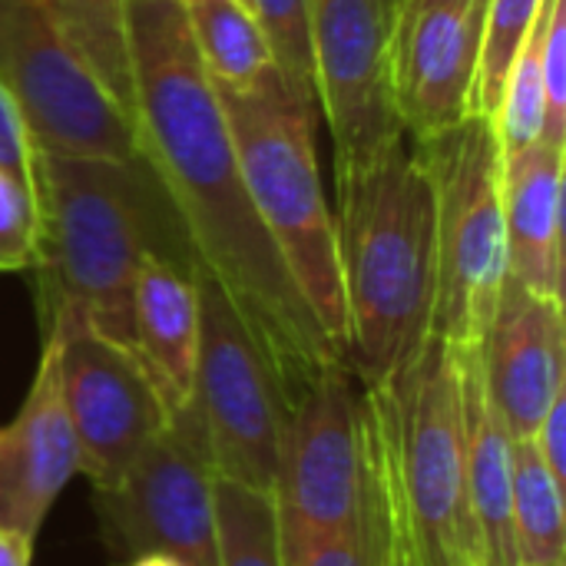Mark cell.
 <instances>
[{
	"label": "cell",
	"mask_w": 566,
	"mask_h": 566,
	"mask_svg": "<svg viewBox=\"0 0 566 566\" xmlns=\"http://www.w3.org/2000/svg\"><path fill=\"white\" fill-rule=\"evenodd\" d=\"M488 0H398L391 86L401 129L428 143L474 113Z\"/></svg>",
	"instance_id": "cell-13"
},
{
	"label": "cell",
	"mask_w": 566,
	"mask_h": 566,
	"mask_svg": "<svg viewBox=\"0 0 566 566\" xmlns=\"http://www.w3.org/2000/svg\"><path fill=\"white\" fill-rule=\"evenodd\" d=\"M517 566H564V560H554V564H517Z\"/></svg>",
	"instance_id": "cell-32"
},
{
	"label": "cell",
	"mask_w": 566,
	"mask_h": 566,
	"mask_svg": "<svg viewBox=\"0 0 566 566\" xmlns=\"http://www.w3.org/2000/svg\"><path fill=\"white\" fill-rule=\"evenodd\" d=\"M196 282L202 322L196 385L186 411L212 474L269 494L289 421V398L219 285L199 272Z\"/></svg>",
	"instance_id": "cell-9"
},
{
	"label": "cell",
	"mask_w": 566,
	"mask_h": 566,
	"mask_svg": "<svg viewBox=\"0 0 566 566\" xmlns=\"http://www.w3.org/2000/svg\"><path fill=\"white\" fill-rule=\"evenodd\" d=\"M30 560H33V541L0 527V566H30Z\"/></svg>",
	"instance_id": "cell-30"
},
{
	"label": "cell",
	"mask_w": 566,
	"mask_h": 566,
	"mask_svg": "<svg viewBox=\"0 0 566 566\" xmlns=\"http://www.w3.org/2000/svg\"><path fill=\"white\" fill-rule=\"evenodd\" d=\"M123 566H189V564H182V560H176V557H169V554H156V551H149V554H139V557L126 560Z\"/></svg>",
	"instance_id": "cell-31"
},
{
	"label": "cell",
	"mask_w": 566,
	"mask_h": 566,
	"mask_svg": "<svg viewBox=\"0 0 566 566\" xmlns=\"http://www.w3.org/2000/svg\"><path fill=\"white\" fill-rule=\"evenodd\" d=\"M199 322L202 305L192 265L172 249H146L133 285V348L146 365L169 421L192 401Z\"/></svg>",
	"instance_id": "cell-16"
},
{
	"label": "cell",
	"mask_w": 566,
	"mask_h": 566,
	"mask_svg": "<svg viewBox=\"0 0 566 566\" xmlns=\"http://www.w3.org/2000/svg\"><path fill=\"white\" fill-rule=\"evenodd\" d=\"M0 83L36 153L143 166L129 116L73 46L53 0H0Z\"/></svg>",
	"instance_id": "cell-8"
},
{
	"label": "cell",
	"mask_w": 566,
	"mask_h": 566,
	"mask_svg": "<svg viewBox=\"0 0 566 566\" xmlns=\"http://www.w3.org/2000/svg\"><path fill=\"white\" fill-rule=\"evenodd\" d=\"M365 415H368V408H365ZM368 461H371L368 497H365L358 521L345 534L308 547L289 566H411V554H408V544H405V534L398 524V511H395L388 481H385L378 454H375L371 431H368Z\"/></svg>",
	"instance_id": "cell-21"
},
{
	"label": "cell",
	"mask_w": 566,
	"mask_h": 566,
	"mask_svg": "<svg viewBox=\"0 0 566 566\" xmlns=\"http://www.w3.org/2000/svg\"><path fill=\"white\" fill-rule=\"evenodd\" d=\"M212 494L219 566H285L272 494L222 478L212 481Z\"/></svg>",
	"instance_id": "cell-22"
},
{
	"label": "cell",
	"mask_w": 566,
	"mask_h": 566,
	"mask_svg": "<svg viewBox=\"0 0 566 566\" xmlns=\"http://www.w3.org/2000/svg\"><path fill=\"white\" fill-rule=\"evenodd\" d=\"M365 385L348 361H332L289 408L272 504L285 566L308 547L345 534L368 497Z\"/></svg>",
	"instance_id": "cell-7"
},
{
	"label": "cell",
	"mask_w": 566,
	"mask_h": 566,
	"mask_svg": "<svg viewBox=\"0 0 566 566\" xmlns=\"http://www.w3.org/2000/svg\"><path fill=\"white\" fill-rule=\"evenodd\" d=\"M537 454L544 458L547 471L554 474L557 484L566 488V391L554 398V405L547 408L544 421L537 424V431L531 434Z\"/></svg>",
	"instance_id": "cell-29"
},
{
	"label": "cell",
	"mask_w": 566,
	"mask_h": 566,
	"mask_svg": "<svg viewBox=\"0 0 566 566\" xmlns=\"http://www.w3.org/2000/svg\"><path fill=\"white\" fill-rule=\"evenodd\" d=\"M345 361L365 388L391 381L434 332V179L421 143L395 136L335 179Z\"/></svg>",
	"instance_id": "cell-2"
},
{
	"label": "cell",
	"mask_w": 566,
	"mask_h": 566,
	"mask_svg": "<svg viewBox=\"0 0 566 566\" xmlns=\"http://www.w3.org/2000/svg\"><path fill=\"white\" fill-rule=\"evenodd\" d=\"M421 149L434 179V335L454 348H474L507 282L497 136L488 116L471 113Z\"/></svg>",
	"instance_id": "cell-6"
},
{
	"label": "cell",
	"mask_w": 566,
	"mask_h": 566,
	"mask_svg": "<svg viewBox=\"0 0 566 566\" xmlns=\"http://www.w3.org/2000/svg\"><path fill=\"white\" fill-rule=\"evenodd\" d=\"M365 408L411 566H488L464 468L458 348L431 332L391 381L365 388Z\"/></svg>",
	"instance_id": "cell-4"
},
{
	"label": "cell",
	"mask_w": 566,
	"mask_h": 566,
	"mask_svg": "<svg viewBox=\"0 0 566 566\" xmlns=\"http://www.w3.org/2000/svg\"><path fill=\"white\" fill-rule=\"evenodd\" d=\"M544 10V0H488V20H484V43H481V66H478V86H474V113L494 116L507 73L534 30L537 17Z\"/></svg>",
	"instance_id": "cell-24"
},
{
	"label": "cell",
	"mask_w": 566,
	"mask_h": 566,
	"mask_svg": "<svg viewBox=\"0 0 566 566\" xmlns=\"http://www.w3.org/2000/svg\"><path fill=\"white\" fill-rule=\"evenodd\" d=\"M43 338L56 342L80 474L93 491H109L169 424L159 391L133 348L80 322H56Z\"/></svg>",
	"instance_id": "cell-12"
},
{
	"label": "cell",
	"mask_w": 566,
	"mask_h": 566,
	"mask_svg": "<svg viewBox=\"0 0 566 566\" xmlns=\"http://www.w3.org/2000/svg\"><path fill=\"white\" fill-rule=\"evenodd\" d=\"M566 0H547L544 10V43H541V76H544V103L547 123L544 139L566 143Z\"/></svg>",
	"instance_id": "cell-27"
},
{
	"label": "cell",
	"mask_w": 566,
	"mask_h": 566,
	"mask_svg": "<svg viewBox=\"0 0 566 566\" xmlns=\"http://www.w3.org/2000/svg\"><path fill=\"white\" fill-rule=\"evenodd\" d=\"M126 53L139 159L169 202L182 259L239 312L292 408L332 361L345 358L325 338L252 209L232 129L189 40L182 0H126Z\"/></svg>",
	"instance_id": "cell-1"
},
{
	"label": "cell",
	"mask_w": 566,
	"mask_h": 566,
	"mask_svg": "<svg viewBox=\"0 0 566 566\" xmlns=\"http://www.w3.org/2000/svg\"><path fill=\"white\" fill-rule=\"evenodd\" d=\"M507 279L564 298V146L534 143L501 166Z\"/></svg>",
	"instance_id": "cell-17"
},
{
	"label": "cell",
	"mask_w": 566,
	"mask_h": 566,
	"mask_svg": "<svg viewBox=\"0 0 566 566\" xmlns=\"http://www.w3.org/2000/svg\"><path fill=\"white\" fill-rule=\"evenodd\" d=\"M461 428L471 511L488 566H517V544L511 527V431L488 391L481 345L458 348Z\"/></svg>",
	"instance_id": "cell-18"
},
{
	"label": "cell",
	"mask_w": 566,
	"mask_h": 566,
	"mask_svg": "<svg viewBox=\"0 0 566 566\" xmlns=\"http://www.w3.org/2000/svg\"><path fill=\"white\" fill-rule=\"evenodd\" d=\"M182 13L216 90H249L275 70L269 40L245 0H182Z\"/></svg>",
	"instance_id": "cell-19"
},
{
	"label": "cell",
	"mask_w": 566,
	"mask_h": 566,
	"mask_svg": "<svg viewBox=\"0 0 566 566\" xmlns=\"http://www.w3.org/2000/svg\"><path fill=\"white\" fill-rule=\"evenodd\" d=\"M481 361L511 438H531L566 391L564 298L534 295L507 279L481 342Z\"/></svg>",
	"instance_id": "cell-15"
},
{
	"label": "cell",
	"mask_w": 566,
	"mask_h": 566,
	"mask_svg": "<svg viewBox=\"0 0 566 566\" xmlns=\"http://www.w3.org/2000/svg\"><path fill=\"white\" fill-rule=\"evenodd\" d=\"M216 93L232 129L252 209L315 312L325 338L345 358L338 229L318 169L315 109L285 86L279 70L249 90Z\"/></svg>",
	"instance_id": "cell-5"
},
{
	"label": "cell",
	"mask_w": 566,
	"mask_h": 566,
	"mask_svg": "<svg viewBox=\"0 0 566 566\" xmlns=\"http://www.w3.org/2000/svg\"><path fill=\"white\" fill-rule=\"evenodd\" d=\"M80 474L56 342H40V358L17 415L0 424V527L36 541L46 514Z\"/></svg>",
	"instance_id": "cell-14"
},
{
	"label": "cell",
	"mask_w": 566,
	"mask_h": 566,
	"mask_svg": "<svg viewBox=\"0 0 566 566\" xmlns=\"http://www.w3.org/2000/svg\"><path fill=\"white\" fill-rule=\"evenodd\" d=\"M398 0H308L315 106L332 136L335 179L401 136L391 53Z\"/></svg>",
	"instance_id": "cell-11"
},
{
	"label": "cell",
	"mask_w": 566,
	"mask_h": 566,
	"mask_svg": "<svg viewBox=\"0 0 566 566\" xmlns=\"http://www.w3.org/2000/svg\"><path fill=\"white\" fill-rule=\"evenodd\" d=\"M40 245L36 192L0 172V275L30 272Z\"/></svg>",
	"instance_id": "cell-26"
},
{
	"label": "cell",
	"mask_w": 566,
	"mask_h": 566,
	"mask_svg": "<svg viewBox=\"0 0 566 566\" xmlns=\"http://www.w3.org/2000/svg\"><path fill=\"white\" fill-rule=\"evenodd\" d=\"M564 484L554 481L531 438L511 444V527L521 564H554L566 557Z\"/></svg>",
	"instance_id": "cell-20"
},
{
	"label": "cell",
	"mask_w": 566,
	"mask_h": 566,
	"mask_svg": "<svg viewBox=\"0 0 566 566\" xmlns=\"http://www.w3.org/2000/svg\"><path fill=\"white\" fill-rule=\"evenodd\" d=\"M212 468L189 411L176 415L109 491H93L106 551L116 564L169 554L189 566H219Z\"/></svg>",
	"instance_id": "cell-10"
},
{
	"label": "cell",
	"mask_w": 566,
	"mask_h": 566,
	"mask_svg": "<svg viewBox=\"0 0 566 566\" xmlns=\"http://www.w3.org/2000/svg\"><path fill=\"white\" fill-rule=\"evenodd\" d=\"M80 56L129 116V53H126V0H53Z\"/></svg>",
	"instance_id": "cell-23"
},
{
	"label": "cell",
	"mask_w": 566,
	"mask_h": 566,
	"mask_svg": "<svg viewBox=\"0 0 566 566\" xmlns=\"http://www.w3.org/2000/svg\"><path fill=\"white\" fill-rule=\"evenodd\" d=\"M0 172L36 192V153L13 96L0 83Z\"/></svg>",
	"instance_id": "cell-28"
},
{
	"label": "cell",
	"mask_w": 566,
	"mask_h": 566,
	"mask_svg": "<svg viewBox=\"0 0 566 566\" xmlns=\"http://www.w3.org/2000/svg\"><path fill=\"white\" fill-rule=\"evenodd\" d=\"M259 27L269 40L275 70L285 86L315 109V70L308 36V0H252Z\"/></svg>",
	"instance_id": "cell-25"
},
{
	"label": "cell",
	"mask_w": 566,
	"mask_h": 566,
	"mask_svg": "<svg viewBox=\"0 0 566 566\" xmlns=\"http://www.w3.org/2000/svg\"><path fill=\"white\" fill-rule=\"evenodd\" d=\"M245 3H249V7H252V0H245Z\"/></svg>",
	"instance_id": "cell-33"
},
{
	"label": "cell",
	"mask_w": 566,
	"mask_h": 566,
	"mask_svg": "<svg viewBox=\"0 0 566 566\" xmlns=\"http://www.w3.org/2000/svg\"><path fill=\"white\" fill-rule=\"evenodd\" d=\"M149 186L143 166L36 153L40 245L30 272L36 275L40 332L80 322L133 348L139 259L163 245L149 222Z\"/></svg>",
	"instance_id": "cell-3"
}]
</instances>
